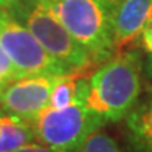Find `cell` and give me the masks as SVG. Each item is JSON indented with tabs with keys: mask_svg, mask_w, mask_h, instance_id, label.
<instances>
[{
	"mask_svg": "<svg viewBox=\"0 0 152 152\" xmlns=\"http://www.w3.org/2000/svg\"><path fill=\"white\" fill-rule=\"evenodd\" d=\"M6 3H7V0H0V6H1V7H4Z\"/></svg>",
	"mask_w": 152,
	"mask_h": 152,
	"instance_id": "obj_16",
	"label": "cell"
},
{
	"mask_svg": "<svg viewBox=\"0 0 152 152\" xmlns=\"http://www.w3.org/2000/svg\"><path fill=\"white\" fill-rule=\"evenodd\" d=\"M61 76H26L13 82L0 96V111L31 123L48 106L51 92Z\"/></svg>",
	"mask_w": 152,
	"mask_h": 152,
	"instance_id": "obj_6",
	"label": "cell"
},
{
	"mask_svg": "<svg viewBox=\"0 0 152 152\" xmlns=\"http://www.w3.org/2000/svg\"><path fill=\"white\" fill-rule=\"evenodd\" d=\"M45 6L94 62L115 55L110 0H35Z\"/></svg>",
	"mask_w": 152,
	"mask_h": 152,
	"instance_id": "obj_2",
	"label": "cell"
},
{
	"mask_svg": "<svg viewBox=\"0 0 152 152\" xmlns=\"http://www.w3.org/2000/svg\"><path fill=\"white\" fill-rule=\"evenodd\" d=\"M35 140L30 123L0 111V152H13Z\"/></svg>",
	"mask_w": 152,
	"mask_h": 152,
	"instance_id": "obj_10",
	"label": "cell"
},
{
	"mask_svg": "<svg viewBox=\"0 0 152 152\" xmlns=\"http://www.w3.org/2000/svg\"><path fill=\"white\" fill-rule=\"evenodd\" d=\"M13 152H55V151H52L51 148L42 145L41 142H39V144L30 142V144H27V145H24V147H21V148H18V149H16V151H13Z\"/></svg>",
	"mask_w": 152,
	"mask_h": 152,
	"instance_id": "obj_14",
	"label": "cell"
},
{
	"mask_svg": "<svg viewBox=\"0 0 152 152\" xmlns=\"http://www.w3.org/2000/svg\"><path fill=\"white\" fill-rule=\"evenodd\" d=\"M140 44H141V47L144 48V51L147 54L152 51V21L144 30V33H142L141 38H140Z\"/></svg>",
	"mask_w": 152,
	"mask_h": 152,
	"instance_id": "obj_13",
	"label": "cell"
},
{
	"mask_svg": "<svg viewBox=\"0 0 152 152\" xmlns=\"http://www.w3.org/2000/svg\"><path fill=\"white\" fill-rule=\"evenodd\" d=\"M144 62L138 51L113 55L89 80L85 104L103 124L125 118L142 93Z\"/></svg>",
	"mask_w": 152,
	"mask_h": 152,
	"instance_id": "obj_1",
	"label": "cell"
},
{
	"mask_svg": "<svg viewBox=\"0 0 152 152\" xmlns=\"http://www.w3.org/2000/svg\"><path fill=\"white\" fill-rule=\"evenodd\" d=\"M30 124L35 140L55 152H77L87 137L104 125L83 102L62 109L47 106Z\"/></svg>",
	"mask_w": 152,
	"mask_h": 152,
	"instance_id": "obj_4",
	"label": "cell"
},
{
	"mask_svg": "<svg viewBox=\"0 0 152 152\" xmlns=\"http://www.w3.org/2000/svg\"><path fill=\"white\" fill-rule=\"evenodd\" d=\"M4 9L30 30L55 61L69 72H82L93 58L51 11L35 0H7Z\"/></svg>",
	"mask_w": 152,
	"mask_h": 152,
	"instance_id": "obj_3",
	"label": "cell"
},
{
	"mask_svg": "<svg viewBox=\"0 0 152 152\" xmlns=\"http://www.w3.org/2000/svg\"><path fill=\"white\" fill-rule=\"evenodd\" d=\"M115 54L140 42L152 21V0H110Z\"/></svg>",
	"mask_w": 152,
	"mask_h": 152,
	"instance_id": "obj_7",
	"label": "cell"
},
{
	"mask_svg": "<svg viewBox=\"0 0 152 152\" xmlns=\"http://www.w3.org/2000/svg\"><path fill=\"white\" fill-rule=\"evenodd\" d=\"M87 90H89V79H86L80 72L65 73L58 79L56 85L52 89L48 107L62 109L76 102L85 103Z\"/></svg>",
	"mask_w": 152,
	"mask_h": 152,
	"instance_id": "obj_9",
	"label": "cell"
},
{
	"mask_svg": "<svg viewBox=\"0 0 152 152\" xmlns=\"http://www.w3.org/2000/svg\"><path fill=\"white\" fill-rule=\"evenodd\" d=\"M144 72H145L148 79L152 80V51L147 54V59L144 62Z\"/></svg>",
	"mask_w": 152,
	"mask_h": 152,
	"instance_id": "obj_15",
	"label": "cell"
},
{
	"mask_svg": "<svg viewBox=\"0 0 152 152\" xmlns=\"http://www.w3.org/2000/svg\"><path fill=\"white\" fill-rule=\"evenodd\" d=\"M23 75L17 71V68L13 65L11 59L7 56L4 49L0 47V96L13 82L21 79Z\"/></svg>",
	"mask_w": 152,
	"mask_h": 152,
	"instance_id": "obj_12",
	"label": "cell"
},
{
	"mask_svg": "<svg viewBox=\"0 0 152 152\" xmlns=\"http://www.w3.org/2000/svg\"><path fill=\"white\" fill-rule=\"evenodd\" d=\"M77 152H121V148L109 134L97 130L87 137Z\"/></svg>",
	"mask_w": 152,
	"mask_h": 152,
	"instance_id": "obj_11",
	"label": "cell"
},
{
	"mask_svg": "<svg viewBox=\"0 0 152 152\" xmlns=\"http://www.w3.org/2000/svg\"><path fill=\"white\" fill-rule=\"evenodd\" d=\"M0 47L17 71L26 76H55L71 73L55 61L20 21L0 6Z\"/></svg>",
	"mask_w": 152,
	"mask_h": 152,
	"instance_id": "obj_5",
	"label": "cell"
},
{
	"mask_svg": "<svg viewBox=\"0 0 152 152\" xmlns=\"http://www.w3.org/2000/svg\"><path fill=\"white\" fill-rule=\"evenodd\" d=\"M127 141L134 152H152V86L141 93L125 117Z\"/></svg>",
	"mask_w": 152,
	"mask_h": 152,
	"instance_id": "obj_8",
	"label": "cell"
}]
</instances>
